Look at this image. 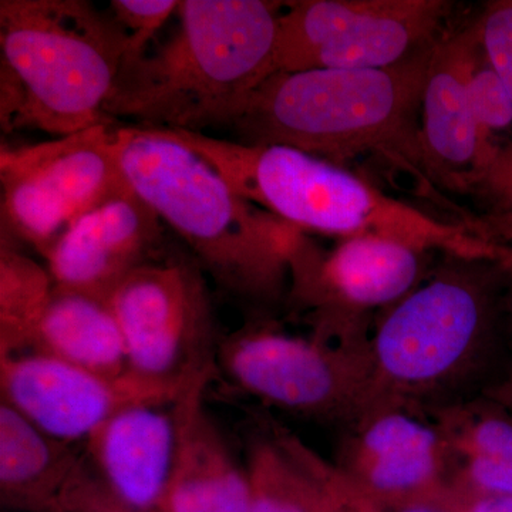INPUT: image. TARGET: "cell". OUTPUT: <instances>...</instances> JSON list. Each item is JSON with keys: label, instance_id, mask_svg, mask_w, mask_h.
<instances>
[{"label": "cell", "instance_id": "obj_20", "mask_svg": "<svg viewBox=\"0 0 512 512\" xmlns=\"http://www.w3.org/2000/svg\"><path fill=\"white\" fill-rule=\"evenodd\" d=\"M55 292L49 269L2 238L0 356L29 352L37 325Z\"/></svg>", "mask_w": 512, "mask_h": 512}, {"label": "cell", "instance_id": "obj_12", "mask_svg": "<svg viewBox=\"0 0 512 512\" xmlns=\"http://www.w3.org/2000/svg\"><path fill=\"white\" fill-rule=\"evenodd\" d=\"M192 382L158 383L134 372L104 376L39 352L0 356L2 402L50 436L74 446H83L124 407L181 392Z\"/></svg>", "mask_w": 512, "mask_h": 512}, {"label": "cell", "instance_id": "obj_31", "mask_svg": "<svg viewBox=\"0 0 512 512\" xmlns=\"http://www.w3.org/2000/svg\"><path fill=\"white\" fill-rule=\"evenodd\" d=\"M386 512H446L437 505H413V507L399 508V510Z\"/></svg>", "mask_w": 512, "mask_h": 512}, {"label": "cell", "instance_id": "obj_26", "mask_svg": "<svg viewBox=\"0 0 512 512\" xmlns=\"http://www.w3.org/2000/svg\"><path fill=\"white\" fill-rule=\"evenodd\" d=\"M46 512H146L130 507L114 497L97 480L86 460L74 471L56 500Z\"/></svg>", "mask_w": 512, "mask_h": 512}, {"label": "cell", "instance_id": "obj_8", "mask_svg": "<svg viewBox=\"0 0 512 512\" xmlns=\"http://www.w3.org/2000/svg\"><path fill=\"white\" fill-rule=\"evenodd\" d=\"M278 19L275 73L387 69L430 52L451 26L447 0H299Z\"/></svg>", "mask_w": 512, "mask_h": 512}, {"label": "cell", "instance_id": "obj_30", "mask_svg": "<svg viewBox=\"0 0 512 512\" xmlns=\"http://www.w3.org/2000/svg\"><path fill=\"white\" fill-rule=\"evenodd\" d=\"M487 396L493 397V399L503 403L504 406L512 412V367L510 372L507 373V376H505L497 386H494L493 389L487 393Z\"/></svg>", "mask_w": 512, "mask_h": 512}, {"label": "cell", "instance_id": "obj_27", "mask_svg": "<svg viewBox=\"0 0 512 512\" xmlns=\"http://www.w3.org/2000/svg\"><path fill=\"white\" fill-rule=\"evenodd\" d=\"M434 505L446 512H512V497L463 494L447 487Z\"/></svg>", "mask_w": 512, "mask_h": 512}, {"label": "cell", "instance_id": "obj_10", "mask_svg": "<svg viewBox=\"0 0 512 512\" xmlns=\"http://www.w3.org/2000/svg\"><path fill=\"white\" fill-rule=\"evenodd\" d=\"M131 372L181 384L217 375V336L202 269L178 256L138 266L107 298Z\"/></svg>", "mask_w": 512, "mask_h": 512}, {"label": "cell", "instance_id": "obj_24", "mask_svg": "<svg viewBox=\"0 0 512 512\" xmlns=\"http://www.w3.org/2000/svg\"><path fill=\"white\" fill-rule=\"evenodd\" d=\"M473 25L485 60L512 99V0L485 3Z\"/></svg>", "mask_w": 512, "mask_h": 512}, {"label": "cell", "instance_id": "obj_6", "mask_svg": "<svg viewBox=\"0 0 512 512\" xmlns=\"http://www.w3.org/2000/svg\"><path fill=\"white\" fill-rule=\"evenodd\" d=\"M0 121L55 136L109 121L127 37L86 0L0 2Z\"/></svg>", "mask_w": 512, "mask_h": 512}, {"label": "cell", "instance_id": "obj_11", "mask_svg": "<svg viewBox=\"0 0 512 512\" xmlns=\"http://www.w3.org/2000/svg\"><path fill=\"white\" fill-rule=\"evenodd\" d=\"M2 221L43 256L87 211L127 187L110 121L49 143L2 148Z\"/></svg>", "mask_w": 512, "mask_h": 512}, {"label": "cell", "instance_id": "obj_23", "mask_svg": "<svg viewBox=\"0 0 512 512\" xmlns=\"http://www.w3.org/2000/svg\"><path fill=\"white\" fill-rule=\"evenodd\" d=\"M178 0H113L111 16L127 37L124 66L146 55L148 43L177 12ZM123 66V67H124Z\"/></svg>", "mask_w": 512, "mask_h": 512}, {"label": "cell", "instance_id": "obj_2", "mask_svg": "<svg viewBox=\"0 0 512 512\" xmlns=\"http://www.w3.org/2000/svg\"><path fill=\"white\" fill-rule=\"evenodd\" d=\"M124 178L224 291L255 308L285 302L302 231L242 197L171 131L113 128Z\"/></svg>", "mask_w": 512, "mask_h": 512}, {"label": "cell", "instance_id": "obj_19", "mask_svg": "<svg viewBox=\"0 0 512 512\" xmlns=\"http://www.w3.org/2000/svg\"><path fill=\"white\" fill-rule=\"evenodd\" d=\"M29 352L45 353L104 376L131 372L109 303L56 286Z\"/></svg>", "mask_w": 512, "mask_h": 512}, {"label": "cell", "instance_id": "obj_1", "mask_svg": "<svg viewBox=\"0 0 512 512\" xmlns=\"http://www.w3.org/2000/svg\"><path fill=\"white\" fill-rule=\"evenodd\" d=\"M511 367L512 278L503 258L440 254L414 291L377 316L352 423L383 410L429 420L484 396Z\"/></svg>", "mask_w": 512, "mask_h": 512}, {"label": "cell", "instance_id": "obj_29", "mask_svg": "<svg viewBox=\"0 0 512 512\" xmlns=\"http://www.w3.org/2000/svg\"><path fill=\"white\" fill-rule=\"evenodd\" d=\"M464 227L476 237L491 244L512 247V220L474 221L464 220Z\"/></svg>", "mask_w": 512, "mask_h": 512}, {"label": "cell", "instance_id": "obj_22", "mask_svg": "<svg viewBox=\"0 0 512 512\" xmlns=\"http://www.w3.org/2000/svg\"><path fill=\"white\" fill-rule=\"evenodd\" d=\"M470 97L480 137L484 173L495 157L512 144V99L485 60L478 40L471 64Z\"/></svg>", "mask_w": 512, "mask_h": 512}, {"label": "cell", "instance_id": "obj_17", "mask_svg": "<svg viewBox=\"0 0 512 512\" xmlns=\"http://www.w3.org/2000/svg\"><path fill=\"white\" fill-rule=\"evenodd\" d=\"M244 463L249 512H333L339 468L275 421L248 434Z\"/></svg>", "mask_w": 512, "mask_h": 512}, {"label": "cell", "instance_id": "obj_3", "mask_svg": "<svg viewBox=\"0 0 512 512\" xmlns=\"http://www.w3.org/2000/svg\"><path fill=\"white\" fill-rule=\"evenodd\" d=\"M265 0H183L180 28L153 55L121 70L107 119L202 133L228 127L275 73L279 6Z\"/></svg>", "mask_w": 512, "mask_h": 512}, {"label": "cell", "instance_id": "obj_28", "mask_svg": "<svg viewBox=\"0 0 512 512\" xmlns=\"http://www.w3.org/2000/svg\"><path fill=\"white\" fill-rule=\"evenodd\" d=\"M340 471V470H339ZM333 512H386L375 501L366 497L345 474L340 471L338 493Z\"/></svg>", "mask_w": 512, "mask_h": 512}, {"label": "cell", "instance_id": "obj_15", "mask_svg": "<svg viewBox=\"0 0 512 512\" xmlns=\"http://www.w3.org/2000/svg\"><path fill=\"white\" fill-rule=\"evenodd\" d=\"M474 25L453 26L431 52L420 107V168L434 183L468 195L483 173L470 97L476 53Z\"/></svg>", "mask_w": 512, "mask_h": 512}, {"label": "cell", "instance_id": "obj_16", "mask_svg": "<svg viewBox=\"0 0 512 512\" xmlns=\"http://www.w3.org/2000/svg\"><path fill=\"white\" fill-rule=\"evenodd\" d=\"M212 379L201 377L188 392L177 456L160 512H249L247 466L235 456L205 407Z\"/></svg>", "mask_w": 512, "mask_h": 512}, {"label": "cell", "instance_id": "obj_13", "mask_svg": "<svg viewBox=\"0 0 512 512\" xmlns=\"http://www.w3.org/2000/svg\"><path fill=\"white\" fill-rule=\"evenodd\" d=\"M164 224L127 187L87 211L45 256L57 289L104 299L138 266L160 258Z\"/></svg>", "mask_w": 512, "mask_h": 512}, {"label": "cell", "instance_id": "obj_4", "mask_svg": "<svg viewBox=\"0 0 512 512\" xmlns=\"http://www.w3.org/2000/svg\"><path fill=\"white\" fill-rule=\"evenodd\" d=\"M433 49L387 69L276 72L228 127L238 143L291 147L345 167L382 153L420 168L421 96Z\"/></svg>", "mask_w": 512, "mask_h": 512}, {"label": "cell", "instance_id": "obj_5", "mask_svg": "<svg viewBox=\"0 0 512 512\" xmlns=\"http://www.w3.org/2000/svg\"><path fill=\"white\" fill-rule=\"evenodd\" d=\"M171 133L214 165L242 197L305 234L394 239L439 254H504V245L390 197L345 165L291 147L252 146L190 131Z\"/></svg>", "mask_w": 512, "mask_h": 512}, {"label": "cell", "instance_id": "obj_18", "mask_svg": "<svg viewBox=\"0 0 512 512\" xmlns=\"http://www.w3.org/2000/svg\"><path fill=\"white\" fill-rule=\"evenodd\" d=\"M83 460V446L39 429L0 403V500L22 512H46Z\"/></svg>", "mask_w": 512, "mask_h": 512}, {"label": "cell", "instance_id": "obj_25", "mask_svg": "<svg viewBox=\"0 0 512 512\" xmlns=\"http://www.w3.org/2000/svg\"><path fill=\"white\" fill-rule=\"evenodd\" d=\"M468 195L478 211L466 212L463 220H512V144L488 165Z\"/></svg>", "mask_w": 512, "mask_h": 512}, {"label": "cell", "instance_id": "obj_9", "mask_svg": "<svg viewBox=\"0 0 512 512\" xmlns=\"http://www.w3.org/2000/svg\"><path fill=\"white\" fill-rule=\"evenodd\" d=\"M217 373L266 407L345 429L365 392L367 350L340 348L255 320L221 338Z\"/></svg>", "mask_w": 512, "mask_h": 512}, {"label": "cell", "instance_id": "obj_7", "mask_svg": "<svg viewBox=\"0 0 512 512\" xmlns=\"http://www.w3.org/2000/svg\"><path fill=\"white\" fill-rule=\"evenodd\" d=\"M439 252L380 237L320 248L301 232L289 259L285 302L309 335L366 352L377 316L426 279Z\"/></svg>", "mask_w": 512, "mask_h": 512}, {"label": "cell", "instance_id": "obj_21", "mask_svg": "<svg viewBox=\"0 0 512 512\" xmlns=\"http://www.w3.org/2000/svg\"><path fill=\"white\" fill-rule=\"evenodd\" d=\"M453 456H477L512 466V412L484 396L434 412L429 417Z\"/></svg>", "mask_w": 512, "mask_h": 512}, {"label": "cell", "instance_id": "obj_32", "mask_svg": "<svg viewBox=\"0 0 512 512\" xmlns=\"http://www.w3.org/2000/svg\"><path fill=\"white\" fill-rule=\"evenodd\" d=\"M503 262L505 266H507L508 271H510V275L512 278V247L505 248Z\"/></svg>", "mask_w": 512, "mask_h": 512}, {"label": "cell", "instance_id": "obj_14", "mask_svg": "<svg viewBox=\"0 0 512 512\" xmlns=\"http://www.w3.org/2000/svg\"><path fill=\"white\" fill-rule=\"evenodd\" d=\"M197 380L181 392L124 407L83 444L84 460L94 476L130 507L161 511L177 456L185 402Z\"/></svg>", "mask_w": 512, "mask_h": 512}]
</instances>
